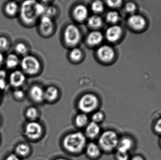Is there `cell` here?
<instances>
[{"mask_svg": "<svg viewBox=\"0 0 161 160\" xmlns=\"http://www.w3.org/2000/svg\"><path fill=\"white\" fill-rule=\"evenodd\" d=\"M87 143L86 136L80 131L68 133L62 141L64 149L72 155H79L84 151Z\"/></svg>", "mask_w": 161, "mask_h": 160, "instance_id": "obj_1", "label": "cell"}, {"mask_svg": "<svg viewBox=\"0 0 161 160\" xmlns=\"http://www.w3.org/2000/svg\"><path fill=\"white\" fill-rule=\"evenodd\" d=\"M120 137L114 130H108L101 132L98 138L97 144L102 152L112 153L116 151Z\"/></svg>", "mask_w": 161, "mask_h": 160, "instance_id": "obj_2", "label": "cell"}, {"mask_svg": "<svg viewBox=\"0 0 161 160\" xmlns=\"http://www.w3.org/2000/svg\"><path fill=\"white\" fill-rule=\"evenodd\" d=\"M99 105V101L95 95L86 94L83 95L79 100L78 109L80 112L88 114L95 111Z\"/></svg>", "mask_w": 161, "mask_h": 160, "instance_id": "obj_3", "label": "cell"}, {"mask_svg": "<svg viewBox=\"0 0 161 160\" xmlns=\"http://www.w3.org/2000/svg\"><path fill=\"white\" fill-rule=\"evenodd\" d=\"M24 134L28 140L35 141L41 138L43 133L42 125L36 121H28L24 128Z\"/></svg>", "mask_w": 161, "mask_h": 160, "instance_id": "obj_4", "label": "cell"}, {"mask_svg": "<svg viewBox=\"0 0 161 160\" xmlns=\"http://www.w3.org/2000/svg\"><path fill=\"white\" fill-rule=\"evenodd\" d=\"M36 3V2L35 1H25L22 4L20 17L25 23H33L36 19L38 16L35 8Z\"/></svg>", "mask_w": 161, "mask_h": 160, "instance_id": "obj_5", "label": "cell"}, {"mask_svg": "<svg viewBox=\"0 0 161 160\" xmlns=\"http://www.w3.org/2000/svg\"><path fill=\"white\" fill-rule=\"evenodd\" d=\"M20 65L22 70L29 75L36 74L40 69L39 61L32 55L25 56L21 61Z\"/></svg>", "mask_w": 161, "mask_h": 160, "instance_id": "obj_6", "label": "cell"}, {"mask_svg": "<svg viewBox=\"0 0 161 160\" xmlns=\"http://www.w3.org/2000/svg\"><path fill=\"white\" fill-rule=\"evenodd\" d=\"M80 38V31L76 26L70 24L66 27L64 32V39L68 45L75 46L79 43Z\"/></svg>", "mask_w": 161, "mask_h": 160, "instance_id": "obj_7", "label": "cell"}, {"mask_svg": "<svg viewBox=\"0 0 161 160\" xmlns=\"http://www.w3.org/2000/svg\"><path fill=\"white\" fill-rule=\"evenodd\" d=\"M135 147V140L133 138L129 135H124L122 137H120L116 150L130 154Z\"/></svg>", "mask_w": 161, "mask_h": 160, "instance_id": "obj_8", "label": "cell"}, {"mask_svg": "<svg viewBox=\"0 0 161 160\" xmlns=\"http://www.w3.org/2000/svg\"><path fill=\"white\" fill-rule=\"evenodd\" d=\"M128 23L132 29L136 31H142L147 24L146 20L143 17L136 14H132L129 18Z\"/></svg>", "mask_w": 161, "mask_h": 160, "instance_id": "obj_9", "label": "cell"}, {"mask_svg": "<svg viewBox=\"0 0 161 160\" xmlns=\"http://www.w3.org/2000/svg\"><path fill=\"white\" fill-rule=\"evenodd\" d=\"M98 58L105 62L112 61L114 58L115 53L114 50L110 46L105 45L99 47L97 52Z\"/></svg>", "mask_w": 161, "mask_h": 160, "instance_id": "obj_10", "label": "cell"}, {"mask_svg": "<svg viewBox=\"0 0 161 160\" xmlns=\"http://www.w3.org/2000/svg\"><path fill=\"white\" fill-rule=\"evenodd\" d=\"M101 133L100 125L92 121L89 122L85 128L84 134L87 139L90 140H94L97 138L98 139Z\"/></svg>", "mask_w": 161, "mask_h": 160, "instance_id": "obj_11", "label": "cell"}, {"mask_svg": "<svg viewBox=\"0 0 161 160\" xmlns=\"http://www.w3.org/2000/svg\"><path fill=\"white\" fill-rule=\"evenodd\" d=\"M84 152L88 158L92 160H96L100 158L102 153L97 143L94 142L87 143Z\"/></svg>", "mask_w": 161, "mask_h": 160, "instance_id": "obj_12", "label": "cell"}, {"mask_svg": "<svg viewBox=\"0 0 161 160\" xmlns=\"http://www.w3.org/2000/svg\"><path fill=\"white\" fill-rule=\"evenodd\" d=\"M123 34L122 28L118 25H113L109 27L106 33V37L108 40L114 42L121 38Z\"/></svg>", "mask_w": 161, "mask_h": 160, "instance_id": "obj_13", "label": "cell"}, {"mask_svg": "<svg viewBox=\"0 0 161 160\" xmlns=\"http://www.w3.org/2000/svg\"><path fill=\"white\" fill-rule=\"evenodd\" d=\"M25 80L24 74L19 70L13 71L9 76V83L13 87H20L24 84Z\"/></svg>", "mask_w": 161, "mask_h": 160, "instance_id": "obj_14", "label": "cell"}, {"mask_svg": "<svg viewBox=\"0 0 161 160\" xmlns=\"http://www.w3.org/2000/svg\"><path fill=\"white\" fill-rule=\"evenodd\" d=\"M31 152V147L29 144L25 142H20L15 147L14 153L21 158L28 157Z\"/></svg>", "mask_w": 161, "mask_h": 160, "instance_id": "obj_15", "label": "cell"}, {"mask_svg": "<svg viewBox=\"0 0 161 160\" xmlns=\"http://www.w3.org/2000/svg\"><path fill=\"white\" fill-rule=\"evenodd\" d=\"M40 29L42 34H49L53 29V23L50 17L43 16L40 22Z\"/></svg>", "mask_w": 161, "mask_h": 160, "instance_id": "obj_16", "label": "cell"}, {"mask_svg": "<svg viewBox=\"0 0 161 160\" xmlns=\"http://www.w3.org/2000/svg\"><path fill=\"white\" fill-rule=\"evenodd\" d=\"M30 96L36 102H41L45 99L44 90L38 85H34L31 88Z\"/></svg>", "mask_w": 161, "mask_h": 160, "instance_id": "obj_17", "label": "cell"}, {"mask_svg": "<svg viewBox=\"0 0 161 160\" xmlns=\"http://www.w3.org/2000/svg\"><path fill=\"white\" fill-rule=\"evenodd\" d=\"M73 14L77 20L83 21L88 17V9L85 6L82 4L78 5L74 9Z\"/></svg>", "mask_w": 161, "mask_h": 160, "instance_id": "obj_18", "label": "cell"}, {"mask_svg": "<svg viewBox=\"0 0 161 160\" xmlns=\"http://www.w3.org/2000/svg\"><path fill=\"white\" fill-rule=\"evenodd\" d=\"M103 39V35L99 31H93L87 37V43L92 46H96L101 43Z\"/></svg>", "mask_w": 161, "mask_h": 160, "instance_id": "obj_19", "label": "cell"}, {"mask_svg": "<svg viewBox=\"0 0 161 160\" xmlns=\"http://www.w3.org/2000/svg\"><path fill=\"white\" fill-rule=\"evenodd\" d=\"M75 124L77 127L83 128L86 127L89 122V117L87 114L80 112L75 116Z\"/></svg>", "mask_w": 161, "mask_h": 160, "instance_id": "obj_20", "label": "cell"}, {"mask_svg": "<svg viewBox=\"0 0 161 160\" xmlns=\"http://www.w3.org/2000/svg\"><path fill=\"white\" fill-rule=\"evenodd\" d=\"M58 95V91L56 87L51 86L48 87L44 91L45 99L50 102H53L57 99Z\"/></svg>", "mask_w": 161, "mask_h": 160, "instance_id": "obj_21", "label": "cell"}, {"mask_svg": "<svg viewBox=\"0 0 161 160\" xmlns=\"http://www.w3.org/2000/svg\"><path fill=\"white\" fill-rule=\"evenodd\" d=\"M39 116V112L35 107H29L25 111V116L28 121H37Z\"/></svg>", "mask_w": 161, "mask_h": 160, "instance_id": "obj_22", "label": "cell"}, {"mask_svg": "<svg viewBox=\"0 0 161 160\" xmlns=\"http://www.w3.org/2000/svg\"><path fill=\"white\" fill-rule=\"evenodd\" d=\"M6 65L9 69H13L18 66L19 60L17 55L14 54H8L5 60Z\"/></svg>", "mask_w": 161, "mask_h": 160, "instance_id": "obj_23", "label": "cell"}, {"mask_svg": "<svg viewBox=\"0 0 161 160\" xmlns=\"http://www.w3.org/2000/svg\"><path fill=\"white\" fill-rule=\"evenodd\" d=\"M102 20L99 16L93 15L90 17L88 20V23L91 27L98 28L102 25Z\"/></svg>", "mask_w": 161, "mask_h": 160, "instance_id": "obj_24", "label": "cell"}, {"mask_svg": "<svg viewBox=\"0 0 161 160\" xmlns=\"http://www.w3.org/2000/svg\"><path fill=\"white\" fill-rule=\"evenodd\" d=\"M91 118V121L99 125L100 123L103 122L105 119V114L103 112L100 111H95L92 114Z\"/></svg>", "mask_w": 161, "mask_h": 160, "instance_id": "obj_25", "label": "cell"}, {"mask_svg": "<svg viewBox=\"0 0 161 160\" xmlns=\"http://www.w3.org/2000/svg\"><path fill=\"white\" fill-rule=\"evenodd\" d=\"M18 10V5L14 2H10L7 4L5 7L6 12L8 15L13 16L17 13Z\"/></svg>", "mask_w": 161, "mask_h": 160, "instance_id": "obj_26", "label": "cell"}, {"mask_svg": "<svg viewBox=\"0 0 161 160\" xmlns=\"http://www.w3.org/2000/svg\"><path fill=\"white\" fill-rule=\"evenodd\" d=\"M107 21L110 23H117L120 19V16L118 12L115 11L109 12L106 16Z\"/></svg>", "mask_w": 161, "mask_h": 160, "instance_id": "obj_27", "label": "cell"}, {"mask_svg": "<svg viewBox=\"0 0 161 160\" xmlns=\"http://www.w3.org/2000/svg\"><path fill=\"white\" fill-rule=\"evenodd\" d=\"M70 56L73 61H79L82 57V52L80 49L75 48L71 51Z\"/></svg>", "mask_w": 161, "mask_h": 160, "instance_id": "obj_28", "label": "cell"}, {"mask_svg": "<svg viewBox=\"0 0 161 160\" xmlns=\"http://www.w3.org/2000/svg\"><path fill=\"white\" fill-rule=\"evenodd\" d=\"M92 9L96 13H99L104 10V5L101 1H94L92 4Z\"/></svg>", "mask_w": 161, "mask_h": 160, "instance_id": "obj_29", "label": "cell"}, {"mask_svg": "<svg viewBox=\"0 0 161 160\" xmlns=\"http://www.w3.org/2000/svg\"><path fill=\"white\" fill-rule=\"evenodd\" d=\"M114 157L116 160H130L131 156L129 153H124L116 150Z\"/></svg>", "mask_w": 161, "mask_h": 160, "instance_id": "obj_30", "label": "cell"}, {"mask_svg": "<svg viewBox=\"0 0 161 160\" xmlns=\"http://www.w3.org/2000/svg\"><path fill=\"white\" fill-rule=\"evenodd\" d=\"M7 74L5 71L0 70V89L4 90L7 87Z\"/></svg>", "mask_w": 161, "mask_h": 160, "instance_id": "obj_31", "label": "cell"}, {"mask_svg": "<svg viewBox=\"0 0 161 160\" xmlns=\"http://www.w3.org/2000/svg\"><path fill=\"white\" fill-rule=\"evenodd\" d=\"M153 130L157 135L161 136V116L158 118L153 125Z\"/></svg>", "mask_w": 161, "mask_h": 160, "instance_id": "obj_32", "label": "cell"}, {"mask_svg": "<svg viewBox=\"0 0 161 160\" xmlns=\"http://www.w3.org/2000/svg\"><path fill=\"white\" fill-rule=\"evenodd\" d=\"M15 50L20 54H25L27 51V48L25 44L23 43H19L17 44L15 48Z\"/></svg>", "mask_w": 161, "mask_h": 160, "instance_id": "obj_33", "label": "cell"}, {"mask_svg": "<svg viewBox=\"0 0 161 160\" xmlns=\"http://www.w3.org/2000/svg\"><path fill=\"white\" fill-rule=\"evenodd\" d=\"M136 6L134 3H128L126 4L125 9L128 13L133 14L136 10Z\"/></svg>", "mask_w": 161, "mask_h": 160, "instance_id": "obj_34", "label": "cell"}, {"mask_svg": "<svg viewBox=\"0 0 161 160\" xmlns=\"http://www.w3.org/2000/svg\"><path fill=\"white\" fill-rule=\"evenodd\" d=\"M8 46V40L3 37H0V51L7 49Z\"/></svg>", "mask_w": 161, "mask_h": 160, "instance_id": "obj_35", "label": "cell"}, {"mask_svg": "<svg viewBox=\"0 0 161 160\" xmlns=\"http://www.w3.org/2000/svg\"><path fill=\"white\" fill-rule=\"evenodd\" d=\"M107 5L110 7H119L122 4V1H108L106 2Z\"/></svg>", "mask_w": 161, "mask_h": 160, "instance_id": "obj_36", "label": "cell"}, {"mask_svg": "<svg viewBox=\"0 0 161 160\" xmlns=\"http://www.w3.org/2000/svg\"><path fill=\"white\" fill-rule=\"evenodd\" d=\"M13 95H14V97L17 99H21L23 98L24 97V92L22 90L17 89V90L14 91V93H13Z\"/></svg>", "mask_w": 161, "mask_h": 160, "instance_id": "obj_37", "label": "cell"}, {"mask_svg": "<svg viewBox=\"0 0 161 160\" xmlns=\"http://www.w3.org/2000/svg\"><path fill=\"white\" fill-rule=\"evenodd\" d=\"M4 160H21L15 153H10L6 156Z\"/></svg>", "mask_w": 161, "mask_h": 160, "instance_id": "obj_38", "label": "cell"}, {"mask_svg": "<svg viewBox=\"0 0 161 160\" xmlns=\"http://www.w3.org/2000/svg\"><path fill=\"white\" fill-rule=\"evenodd\" d=\"M45 12L46 13V16H48V17L51 18V16L54 15L55 14L56 9L54 8L50 7L46 8Z\"/></svg>", "mask_w": 161, "mask_h": 160, "instance_id": "obj_39", "label": "cell"}, {"mask_svg": "<svg viewBox=\"0 0 161 160\" xmlns=\"http://www.w3.org/2000/svg\"><path fill=\"white\" fill-rule=\"evenodd\" d=\"M130 160H146L142 156L140 155H134L131 157Z\"/></svg>", "mask_w": 161, "mask_h": 160, "instance_id": "obj_40", "label": "cell"}, {"mask_svg": "<svg viewBox=\"0 0 161 160\" xmlns=\"http://www.w3.org/2000/svg\"><path fill=\"white\" fill-rule=\"evenodd\" d=\"M4 60V56L3 54L0 51V65L2 64Z\"/></svg>", "mask_w": 161, "mask_h": 160, "instance_id": "obj_41", "label": "cell"}, {"mask_svg": "<svg viewBox=\"0 0 161 160\" xmlns=\"http://www.w3.org/2000/svg\"><path fill=\"white\" fill-rule=\"evenodd\" d=\"M54 160H69L65 158L61 157V158H58Z\"/></svg>", "mask_w": 161, "mask_h": 160, "instance_id": "obj_42", "label": "cell"}, {"mask_svg": "<svg viewBox=\"0 0 161 160\" xmlns=\"http://www.w3.org/2000/svg\"><path fill=\"white\" fill-rule=\"evenodd\" d=\"M159 145L161 148V136L160 137V139H159Z\"/></svg>", "mask_w": 161, "mask_h": 160, "instance_id": "obj_43", "label": "cell"}, {"mask_svg": "<svg viewBox=\"0 0 161 160\" xmlns=\"http://www.w3.org/2000/svg\"><path fill=\"white\" fill-rule=\"evenodd\" d=\"M1 124V117H0V125Z\"/></svg>", "mask_w": 161, "mask_h": 160, "instance_id": "obj_44", "label": "cell"}]
</instances>
